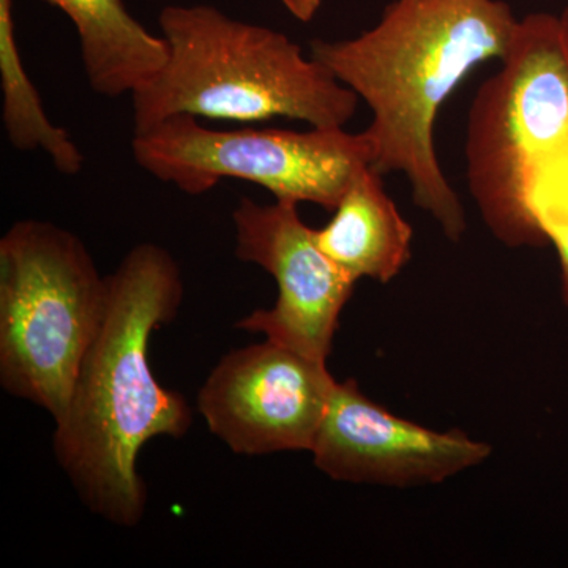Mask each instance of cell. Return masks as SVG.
Segmentation results:
<instances>
[{"mask_svg":"<svg viewBox=\"0 0 568 568\" xmlns=\"http://www.w3.org/2000/svg\"><path fill=\"white\" fill-rule=\"evenodd\" d=\"M297 205L242 197L234 209L235 256L260 265L278 284L276 304L256 310L235 327L327 362L339 316L357 282L320 248Z\"/></svg>","mask_w":568,"mask_h":568,"instance_id":"cell-8","label":"cell"},{"mask_svg":"<svg viewBox=\"0 0 568 568\" xmlns=\"http://www.w3.org/2000/svg\"><path fill=\"white\" fill-rule=\"evenodd\" d=\"M560 18H562V21L566 22L567 28H568V3H567V7H566V10H564V13L560 14Z\"/></svg>","mask_w":568,"mask_h":568,"instance_id":"cell-15","label":"cell"},{"mask_svg":"<svg viewBox=\"0 0 568 568\" xmlns=\"http://www.w3.org/2000/svg\"><path fill=\"white\" fill-rule=\"evenodd\" d=\"M108 283L103 323L54 420V454L92 514L133 528L148 506L138 470L142 447L153 437L185 436L192 425L185 396L164 388L149 362L153 332L181 308L183 282L168 250L141 244Z\"/></svg>","mask_w":568,"mask_h":568,"instance_id":"cell-2","label":"cell"},{"mask_svg":"<svg viewBox=\"0 0 568 568\" xmlns=\"http://www.w3.org/2000/svg\"><path fill=\"white\" fill-rule=\"evenodd\" d=\"M518 28L504 0H392L355 39L310 43V55L372 111L364 134L373 166L405 175L414 203L455 244L467 220L437 156V118L474 70L510 54Z\"/></svg>","mask_w":568,"mask_h":568,"instance_id":"cell-1","label":"cell"},{"mask_svg":"<svg viewBox=\"0 0 568 568\" xmlns=\"http://www.w3.org/2000/svg\"><path fill=\"white\" fill-rule=\"evenodd\" d=\"M168 61L132 93L133 134L173 115L263 122L284 118L345 129L358 97L290 37L211 6L160 13Z\"/></svg>","mask_w":568,"mask_h":568,"instance_id":"cell-3","label":"cell"},{"mask_svg":"<svg viewBox=\"0 0 568 568\" xmlns=\"http://www.w3.org/2000/svg\"><path fill=\"white\" fill-rule=\"evenodd\" d=\"M0 84L3 130L10 144L18 151H43L59 173L80 174L84 155L70 133L50 121L39 91L26 73L14 36L11 0H0Z\"/></svg>","mask_w":568,"mask_h":568,"instance_id":"cell-12","label":"cell"},{"mask_svg":"<svg viewBox=\"0 0 568 568\" xmlns=\"http://www.w3.org/2000/svg\"><path fill=\"white\" fill-rule=\"evenodd\" d=\"M310 452L317 469L336 481L409 488L443 484L481 465L491 447L396 417L347 379L336 383Z\"/></svg>","mask_w":568,"mask_h":568,"instance_id":"cell-9","label":"cell"},{"mask_svg":"<svg viewBox=\"0 0 568 568\" xmlns=\"http://www.w3.org/2000/svg\"><path fill=\"white\" fill-rule=\"evenodd\" d=\"M110 283L70 231L21 220L0 239V384L59 418L106 312Z\"/></svg>","mask_w":568,"mask_h":568,"instance_id":"cell-5","label":"cell"},{"mask_svg":"<svg viewBox=\"0 0 568 568\" xmlns=\"http://www.w3.org/2000/svg\"><path fill=\"white\" fill-rule=\"evenodd\" d=\"M338 381L324 361L272 339L224 355L197 409L234 454L312 450Z\"/></svg>","mask_w":568,"mask_h":568,"instance_id":"cell-7","label":"cell"},{"mask_svg":"<svg viewBox=\"0 0 568 568\" xmlns=\"http://www.w3.org/2000/svg\"><path fill=\"white\" fill-rule=\"evenodd\" d=\"M77 28L81 61L97 95L136 92L163 69L168 43L134 20L123 0H44Z\"/></svg>","mask_w":568,"mask_h":568,"instance_id":"cell-11","label":"cell"},{"mask_svg":"<svg viewBox=\"0 0 568 568\" xmlns=\"http://www.w3.org/2000/svg\"><path fill=\"white\" fill-rule=\"evenodd\" d=\"M537 226L545 242L556 246L560 263V287L568 310V186L549 197L537 212Z\"/></svg>","mask_w":568,"mask_h":568,"instance_id":"cell-13","label":"cell"},{"mask_svg":"<svg viewBox=\"0 0 568 568\" xmlns=\"http://www.w3.org/2000/svg\"><path fill=\"white\" fill-rule=\"evenodd\" d=\"M134 162L181 192L200 196L224 179L256 183L275 200L334 212L355 174L373 164L364 132L317 129L213 130L193 115H173L133 134Z\"/></svg>","mask_w":568,"mask_h":568,"instance_id":"cell-6","label":"cell"},{"mask_svg":"<svg viewBox=\"0 0 568 568\" xmlns=\"http://www.w3.org/2000/svg\"><path fill=\"white\" fill-rule=\"evenodd\" d=\"M287 11L302 22L315 20L317 10L323 6V0H280Z\"/></svg>","mask_w":568,"mask_h":568,"instance_id":"cell-14","label":"cell"},{"mask_svg":"<svg viewBox=\"0 0 568 568\" xmlns=\"http://www.w3.org/2000/svg\"><path fill=\"white\" fill-rule=\"evenodd\" d=\"M503 70L474 99L466 159L470 194L497 241L510 248L545 246L538 197L558 163L568 162V28L532 13Z\"/></svg>","mask_w":568,"mask_h":568,"instance_id":"cell-4","label":"cell"},{"mask_svg":"<svg viewBox=\"0 0 568 568\" xmlns=\"http://www.w3.org/2000/svg\"><path fill=\"white\" fill-rule=\"evenodd\" d=\"M334 219L313 230L316 244L355 282L390 283L413 256L414 231L384 189L373 164L355 174Z\"/></svg>","mask_w":568,"mask_h":568,"instance_id":"cell-10","label":"cell"}]
</instances>
